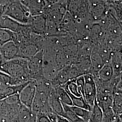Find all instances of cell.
Returning a JSON list of instances; mask_svg holds the SVG:
<instances>
[{"mask_svg":"<svg viewBox=\"0 0 122 122\" xmlns=\"http://www.w3.org/2000/svg\"><path fill=\"white\" fill-rule=\"evenodd\" d=\"M122 122V114H117L116 118L112 122Z\"/></svg>","mask_w":122,"mask_h":122,"instance_id":"8d00e7d4","label":"cell"},{"mask_svg":"<svg viewBox=\"0 0 122 122\" xmlns=\"http://www.w3.org/2000/svg\"><path fill=\"white\" fill-rule=\"evenodd\" d=\"M105 34L104 29L98 23H93L91 26L89 39L94 45H97L102 43L105 39Z\"/></svg>","mask_w":122,"mask_h":122,"instance_id":"e0dca14e","label":"cell"},{"mask_svg":"<svg viewBox=\"0 0 122 122\" xmlns=\"http://www.w3.org/2000/svg\"><path fill=\"white\" fill-rule=\"evenodd\" d=\"M3 61V58H2V56H1V54H0V64Z\"/></svg>","mask_w":122,"mask_h":122,"instance_id":"ab89813d","label":"cell"},{"mask_svg":"<svg viewBox=\"0 0 122 122\" xmlns=\"http://www.w3.org/2000/svg\"><path fill=\"white\" fill-rule=\"evenodd\" d=\"M89 18L92 24L100 22L107 12L109 5L106 0H88Z\"/></svg>","mask_w":122,"mask_h":122,"instance_id":"ba28073f","label":"cell"},{"mask_svg":"<svg viewBox=\"0 0 122 122\" xmlns=\"http://www.w3.org/2000/svg\"><path fill=\"white\" fill-rule=\"evenodd\" d=\"M16 34L0 28V46L10 41H15Z\"/></svg>","mask_w":122,"mask_h":122,"instance_id":"484cf974","label":"cell"},{"mask_svg":"<svg viewBox=\"0 0 122 122\" xmlns=\"http://www.w3.org/2000/svg\"><path fill=\"white\" fill-rule=\"evenodd\" d=\"M84 75L75 66L71 64L66 66L59 70L56 75L51 81L53 87L62 86L71 80Z\"/></svg>","mask_w":122,"mask_h":122,"instance_id":"8992f818","label":"cell"},{"mask_svg":"<svg viewBox=\"0 0 122 122\" xmlns=\"http://www.w3.org/2000/svg\"><path fill=\"white\" fill-rule=\"evenodd\" d=\"M66 92L68 93V94L70 96L72 101L73 106L78 107L80 108H82L84 109L89 110L90 111L92 109L86 103L83 96L77 97V96H75L74 95L71 94L69 92Z\"/></svg>","mask_w":122,"mask_h":122,"instance_id":"83f0119b","label":"cell"},{"mask_svg":"<svg viewBox=\"0 0 122 122\" xmlns=\"http://www.w3.org/2000/svg\"><path fill=\"white\" fill-rule=\"evenodd\" d=\"M95 80L106 82L111 80L113 77V68L110 63L105 64L97 74L93 76Z\"/></svg>","mask_w":122,"mask_h":122,"instance_id":"7402d4cb","label":"cell"},{"mask_svg":"<svg viewBox=\"0 0 122 122\" xmlns=\"http://www.w3.org/2000/svg\"><path fill=\"white\" fill-rule=\"evenodd\" d=\"M33 16L42 15L47 3L46 0H20Z\"/></svg>","mask_w":122,"mask_h":122,"instance_id":"5bb4252c","label":"cell"},{"mask_svg":"<svg viewBox=\"0 0 122 122\" xmlns=\"http://www.w3.org/2000/svg\"><path fill=\"white\" fill-rule=\"evenodd\" d=\"M110 64L113 71V77H117L122 76V49L113 51L111 57Z\"/></svg>","mask_w":122,"mask_h":122,"instance_id":"44dd1931","label":"cell"},{"mask_svg":"<svg viewBox=\"0 0 122 122\" xmlns=\"http://www.w3.org/2000/svg\"><path fill=\"white\" fill-rule=\"evenodd\" d=\"M49 105L52 112L57 115L65 117V111L63 105L59 100L55 87L51 90L48 96Z\"/></svg>","mask_w":122,"mask_h":122,"instance_id":"2e32d148","label":"cell"},{"mask_svg":"<svg viewBox=\"0 0 122 122\" xmlns=\"http://www.w3.org/2000/svg\"><path fill=\"white\" fill-rule=\"evenodd\" d=\"M66 7V11L76 21L90 20L89 18L88 0H67Z\"/></svg>","mask_w":122,"mask_h":122,"instance_id":"277c9868","label":"cell"},{"mask_svg":"<svg viewBox=\"0 0 122 122\" xmlns=\"http://www.w3.org/2000/svg\"><path fill=\"white\" fill-rule=\"evenodd\" d=\"M109 6L113 10L118 20L122 23V0L108 2Z\"/></svg>","mask_w":122,"mask_h":122,"instance_id":"f546056e","label":"cell"},{"mask_svg":"<svg viewBox=\"0 0 122 122\" xmlns=\"http://www.w3.org/2000/svg\"><path fill=\"white\" fill-rule=\"evenodd\" d=\"M29 25L31 30L34 33L45 36L46 31V20L43 15L32 16Z\"/></svg>","mask_w":122,"mask_h":122,"instance_id":"9a60e30c","label":"cell"},{"mask_svg":"<svg viewBox=\"0 0 122 122\" xmlns=\"http://www.w3.org/2000/svg\"><path fill=\"white\" fill-rule=\"evenodd\" d=\"M36 93L35 81H30L23 88L19 94V99L22 105L31 110Z\"/></svg>","mask_w":122,"mask_h":122,"instance_id":"30bf717a","label":"cell"},{"mask_svg":"<svg viewBox=\"0 0 122 122\" xmlns=\"http://www.w3.org/2000/svg\"><path fill=\"white\" fill-rule=\"evenodd\" d=\"M43 57V51L40 50L34 56L26 59L27 66L31 80L36 81L44 77Z\"/></svg>","mask_w":122,"mask_h":122,"instance_id":"52a82bcc","label":"cell"},{"mask_svg":"<svg viewBox=\"0 0 122 122\" xmlns=\"http://www.w3.org/2000/svg\"><path fill=\"white\" fill-rule=\"evenodd\" d=\"M57 96L62 104L68 106L72 105V101L68 93L63 87L58 86L55 87Z\"/></svg>","mask_w":122,"mask_h":122,"instance_id":"d4e9b609","label":"cell"},{"mask_svg":"<svg viewBox=\"0 0 122 122\" xmlns=\"http://www.w3.org/2000/svg\"><path fill=\"white\" fill-rule=\"evenodd\" d=\"M19 49V57L28 58L33 57L40 51L39 45L33 41H28L17 45Z\"/></svg>","mask_w":122,"mask_h":122,"instance_id":"4fadbf2b","label":"cell"},{"mask_svg":"<svg viewBox=\"0 0 122 122\" xmlns=\"http://www.w3.org/2000/svg\"><path fill=\"white\" fill-rule=\"evenodd\" d=\"M103 112L95 101L91 110V116L89 122H102Z\"/></svg>","mask_w":122,"mask_h":122,"instance_id":"cb8c5ba5","label":"cell"},{"mask_svg":"<svg viewBox=\"0 0 122 122\" xmlns=\"http://www.w3.org/2000/svg\"><path fill=\"white\" fill-rule=\"evenodd\" d=\"M112 110L114 113L116 114H122V79L118 83L113 94Z\"/></svg>","mask_w":122,"mask_h":122,"instance_id":"ffe728a7","label":"cell"},{"mask_svg":"<svg viewBox=\"0 0 122 122\" xmlns=\"http://www.w3.org/2000/svg\"><path fill=\"white\" fill-rule=\"evenodd\" d=\"M63 105L65 111V117L70 122H86L83 119L76 115L70 109L69 106Z\"/></svg>","mask_w":122,"mask_h":122,"instance_id":"f1b7e54d","label":"cell"},{"mask_svg":"<svg viewBox=\"0 0 122 122\" xmlns=\"http://www.w3.org/2000/svg\"><path fill=\"white\" fill-rule=\"evenodd\" d=\"M36 122H54L46 113H39L36 115Z\"/></svg>","mask_w":122,"mask_h":122,"instance_id":"d6a6232c","label":"cell"},{"mask_svg":"<svg viewBox=\"0 0 122 122\" xmlns=\"http://www.w3.org/2000/svg\"><path fill=\"white\" fill-rule=\"evenodd\" d=\"M60 0H46L47 4L51 5L59 2Z\"/></svg>","mask_w":122,"mask_h":122,"instance_id":"d590c367","label":"cell"},{"mask_svg":"<svg viewBox=\"0 0 122 122\" xmlns=\"http://www.w3.org/2000/svg\"><path fill=\"white\" fill-rule=\"evenodd\" d=\"M0 71L12 79V85L25 83L31 80L27 66L26 58L18 57L3 61L0 64Z\"/></svg>","mask_w":122,"mask_h":122,"instance_id":"6da1fadb","label":"cell"},{"mask_svg":"<svg viewBox=\"0 0 122 122\" xmlns=\"http://www.w3.org/2000/svg\"><path fill=\"white\" fill-rule=\"evenodd\" d=\"M4 15L23 25H30L32 17L28 10L20 0H14L5 7Z\"/></svg>","mask_w":122,"mask_h":122,"instance_id":"3957f363","label":"cell"},{"mask_svg":"<svg viewBox=\"0 0 122 122\" xmlns=\"http://www.w3.org/2000/svg\"><path fill=\"white\" fill-rule=\"evenodd\" d=\"M43 51V76L45 79L51 81L61 70L56 58L57 51L44 49Z\"/></svg>","mask_w":122,"mask_h":122,"instance_id":"5b68a950","label":"cell"},{"mask_svg":"<svg viewBox=\"0 0 122 122\" xmlns=\"http://www.w3.org/2000/svg\"><path fill=\"white\" fill-rule=\"evenodd\" d=\"M96 101L103 113L112 109L113 95L97 93Z\"/></svg>","mask_w":122,"mask_h":122,"instance_id":"603a6c76","label":"cell"},{"mask_svg":"<svg viewBox=\"0 0 122 122\" xmlns=\"http://www.w3.org/2000/svg\"><path fill=\"white\" fill-rule=\"evenodd\" d=\"M117 0H106V1L107 2H113V1H117Z\"/></svg>","mask_w":122,"mask_h":122,"instance_id":"f35d334b","label":"cell"},{"mask_svg":"<svg viewBox=\"0 0 122 122\" xmlns=\"http://www.w3.org/2000/svg\"><path fill=\"white\" fill-rule=\"evenodd\" d=\"M69 107L71 110L76 115L82 118L85 121L89 122L91 116V111L73 105L69 106Z\"/></svg>","mask_w":122,"mask_h":122,"instance_id":"4316f807","label":"cell"},{"mask_svg":"<svg viewBox=\"0 0 122 122\" xmlns=\"http://www.w3.org/2000/svg\"><path fill=\"white\" fill-rule=\"evenodd\" d=\"M11 122H36V115L31 109L21 104Z\"/></svg>","mask_w":122,"mask_h":122,"instance_id":"ac0fdd59","label":"cell"},{"mask_svg":"<svg viewBox=\"0 0 122 122\" xmlns=\"http://www.w3.org/2000/svg\"><path fill=\"white\" fill-rule=\"evenodd\" d=\"M14 0H0V5L5 7Z\"/></svg>","mask_w":122,"mask_h":122,"instance_id":"836d02e7","label":"cell"},{"mask_svg":"<svg viewBox=\"0 0 122 122\" xmlns=\"http://www.w3.org/2000/svg\"><path fill=\"white\" fill-rule=\"evenodd\" d=\"M28 25L22 24L5 15H3L0 19V28L15 33H18L24 30Z\"/></svg>","mask_w":122,"mask_h":122,"instance_id":"7c38bea8","label":"cell"},{"mask_svg":"<svg viewBox=\"0 0 122 122\" xmlns=\"http://www.w3.org/2000/svg\"><path fill=\"white\" fill-rule=\"evenodd\" d=\"M57 122H70L67 118L65 117L61 116L60 115H57Z\"/></svg>","mask_w":122,"mask_h":122,"instance_id":"e575fe53","label":"cell"},{"mask_svg":"<svg viewBox=\"0 0 122 122\" xmlns=\"http://www.w3.org/2000/svg\"><path fill=\"white\" fill-rule=\"evenodd\" d=\"M79 91L84 98V86H85V78L84 76H81L75 79Z\"/></svg>","mask_w":122,"mask_h":122,"instance_id":"1f68e13d","label":"cell"},{"mask_svg":"<svg viewBox=\"0 0 122 122\" xmlns=\"http://www.w3.org/2000/svg\"><path fill=\"white\" fill-rule=\"evenodd\" d=\"M12 85V79L8 75L0 71V86Z\"/></svg>","mask_w":122,"mask_h":122,"instance_id":"4dcf8cb0","label":"cell"},{"mask_svg":"<svg viewBox=\"0 0 122 122\" xmlns=\"http://www.w3.org/2000/svg\"><path fill=\"white\" fill-rule=\"evenodd\" d=\"M66 12L65 3L47 5L42 14L46 20L45 36L59 35V26Z\"/></svg>","mask_w":122,"mask_h":122,"instance_id":"7a4b0ae2","label":"cell"},{"mask_svg":"<svg viewBox=\"0 0 122 122\" xmlns=\"http://www.w3.org/2000/svg\"><path fill=\"white\" fill-rule=\"evenodd\" d=\"M84 76L85 78L84 98L88 105L92 109L96 100V83L92 74H86Z\"/></svg>","mask_w":122,"mask_h":122,"instance_id":"9c48e42d","label":"cell"},{"mask_svg":"<svg viewBox=\"0 0 122 122\" xmlns=\"http://www.w3.org/2000/svg\"><path fill=\"white\" fill-rule=\"evenodd\" d=\"M91 68L89 74L95 76L105 65L102 58L99 54L96 46L93 45L90 55Z\"/></svg>","mask_w":122,"mask_h":122,"instance_id":"d6986e66","label":"cell"},{"mask_svg":"<svg viewBox=\"0 0 122 122\" xmlns=\"http://www.w3.org/2000/svg\"><path fill=\"white\" fill-rule=\"evenodd\" d=\"M0 52L3 61H7L19 57V49L17 45L10 41L0 46Z\"/></svg>","mask_w":122,"mask_h":122,"instance_id":"8fae6325","label":"cell"},{"mask_svg":"<svg viewBox=\"0 0 122 122\" xmlns=\"http://www.w3.org/2000/svg\"><path fill=\"white\" fill-rule=\"evenodd\" d=\"M5 8V7L0 5V19L4 15Z\"/></svg>","mask_w":122,"mask_h":122,"instance_id":"74e56055","label":"cell"}]
</instances>
